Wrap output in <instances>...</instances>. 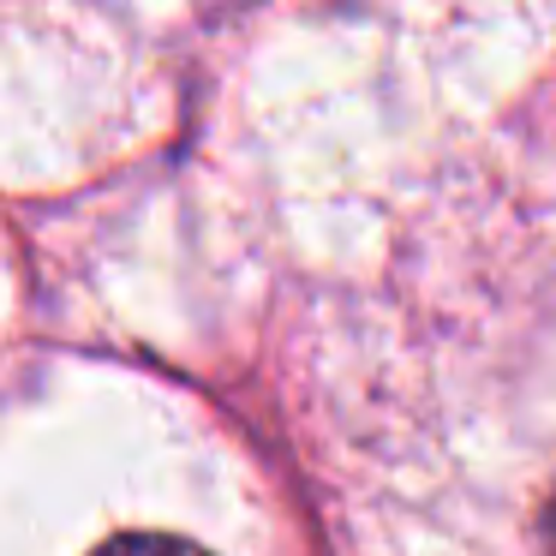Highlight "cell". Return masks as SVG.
<instances>
[{"label":"cell","mask_w":556,"mask_h":556,"mask_svg":"<svg viewBox=\"0 0 556 556\" xmlns=\"http://www.w3.org/2000/svg\"><path fill=\"white\" fill-rule=\"evenodd\" d=\"M97 556H210V551L192 539H174V532H121V539L97 544Z\"/></svg>","instance_id":"cell-1"},{"label":"cell","mask_w":556,"mask_h":556,"mask_svg":"<svg viewBox=\"0 0 556 556\" xmlns=\"http://www.w3.org/2000/svg\"><path fill=\"white\" fill-rule=\"evenodd\" d=\"M544 556H556V496H551V508H544Z\"/></svg>","instance_id":"cell-2"}]
</instances>
